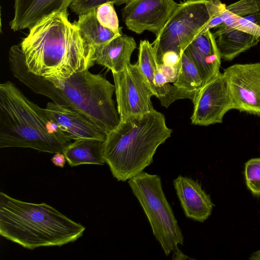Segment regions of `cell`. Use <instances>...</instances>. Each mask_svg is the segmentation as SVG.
Wrapping results in <instances>:
<instances>
[{
	"instance_id": "cell-25",
	"label": "cell",
	"mask_w": 260,
	"mask_h": 260,
	"mask_svg": "<svg viewBox=\"0 0 260 260\" xmlns=\"http://www.w3.org/2000/svg\"><path fill=\"white\" fill-rule=\"evenodd\" d=\"M129 0H75L70 6L69 8L73 13L78 15L86 13L99 6L111 3L119 6L125 4Z\"/></svg>"
},
{
	"instance_id": "cell-8",
	"label": "cell",
	"mask_w": 260,
	"mask_h": 260,
	"mask_svg": "<svg viewBox=\"0 0 260 260\" xmlns=\"http://www.w3.org/2000/svg\"><path fill=\"white\" fill-rule=\"evenodd\" d=\"M112 74L120 121L154 110L150 100L153 92L137 62Z\"/></svg>"
},
{
	"instance_id": "cell-27",
	"label": "cell",
	"mask_w": 260,
	"mask_h": 260,
	"mask_svg": "<svg viewBox=\"0 0 260 260\" xmlns=\"http://www.w3.org/2000/svg\"><path fill=\"white\" fill-rule=\"evenodd\" d=\"M180 58L181 55L177 52L169 51L163 54L161 62L162 64L166 65L176 66L179 64Z\"/></svg>"
},
{
	"instance_id": "cell-19",
	"label": "cell",
	"mask_w": 260,
	"mask_h": 260,
	"mask_svg": "<svg viewBox=\"0 0 260 260\" xmlns=\"http://www.w3.org/2000/svg\"><path fill=\"white\" fill-rule=\"evenodd\" d=\"M78 16V20L73 23L94 48L105 44L120 36L104 27L99 22L96 16L95 9Z\"/></svg>"
},
{
	"instance_id": "cell-7",
	"label": "cell",
	"mask_w": 260,
	"mask_h": 260,
	"mask_svg": "<svg viewBox=\"0 0 260 260\" xmlns=\"http://www.w3.org/2000/svg\"><path fill=\"white\" fill-rule=\"evenodd\" d=\"M226 7L220 0H186L178 6L152 43L158 64L163 54L180 55L210 20Z\"/></svg>"
},
{
	"instance_id": "cell-15",
	"label": "cell",
	"mask_w": 260,
	"mask_h": 260,
	"mask_svg": "<svg viewBox=\"0 0 260 260\" xmlns=\"http://www.w3.org/2000/svg\"><path fill=\"white\" fill-rule=\"evenodd\" d=\"M184 52L199 70L203 85L220 72L221 58L215 38L210 30L198 35Z\"/></svg>"
},
{
	"instance_id": "cell-12",
	"label": "cell",
	"mask_w": 260,
	"mask_h": 260,
	"mask_svg": "<svg viewBox=\"0 0 260 260\" xmlns=\"http://www.w3.org/2000/svg\"><path fill=\"white\" fill-rule=\"evenodd\" d=\"M47 116L71 140L93 139L105 141L107 133L81 112L53 102L44 108Z\"/></svg>"
},
{
	"instance_id": "cell-28",
	"label": "cell",
	"mask_w": 260,
	"mask_h": 260,
	"mask_svg": "<svg viewBox=\"0 0 260 260\" xmlns=\"http://www.w3.org/2000/svg\"><path fill=\"white\" fill-rule=\"evenodd\" d=\"M51 160L55 166L62 168H63L67 159L64 154L59 152L54 153Z\"/></svg>"
},
{
	"instance_id": "cell-18",
	"label": "cell",
	"mask_w": 260,
	"mask_h": 260,
	"mask_svg": "<svg viewBox=\"0 0 260 260\" xmlns=\"http://www.w3.org/2000/svg\"><path fill=\"white\" fill-rule=\"evenodd\" d=\"M104 141L93 139H81L69 143L63 149L69 165L73 167L83 164L103 165Z\"/></svg>"
},
{
	"instance_id": "cell-20",
	"label": "cell",
	"mask_w": 260,
	"mask_h": 260,
	"mask_svg": "<svg viewBox=\"0 0 260 260\" xmlns=\"http://www.w3.org/2000/svg\"><path fill=\"white\" fill-rule=\"evenodd\" d=\"M174 86L182 89L195 91L203 86L200 73L193 61L183 52L180 61V69Z\"/></svg>"
},
{
	"instance_id": "cell-2",
	"label": "cell",
	"mask_w": 260,
	"mask_h": 260,
	"mask_svg": "<svg viewBox=\"0 0 260 260\" xmlns=\"http://www.w3.org/2000/svg\"><path fill=\"white\" fill-rule=\"evenodd\" d=\"M19 44L29 72L60 79L88 70L95 63V48L68 19L56 13L29 29Z\"/></svg>"
},
{
	"instance_id": "cell-4",
	"label": "cell",
	"mask_w": 260,
	"mask_h": 260,
	"mask_svg": "<svg viewBox=\"0 0 260 260\" xmlns=\"http://www.w3.org/2000/svg\"><path fill=\"white\" fill-rule=\"evenodd\" d=\"M172 132L165 116L154 109L120 121L104 142L103 156L113 176L126 181L141 173L153 162L157 148Z\"/></svg>"
},
{
	"instance_id": "cell-16",
	"label": "cell",
	"mask_w": 260,
	"mask_h": 260,
	"mask_svg": "<svg viewBox=\"0 0 260 260\" xmlns=\"http://www.w3.org/2000/svg\"><path fill=\"white\" fill-rule=\"evenodd\" d=\"M136 47L133 37L122 34L95 48V61L112 72H120L131 63V56Z\"/></svg>"
},
{
	"instance_id": "cell-14",
	"label": "cell",
	"mask_w": 260,
	"mask_h": 260,
	"mask_svg": "<svg viewBox=\"0 0 260 260\" xmlns=\"http://www.w3.org/2000/svg\"><path fill=\"white\" fill-rule=\"evenodd\" d=\"M173 185L185 216L200 222L206 220L214 205L200 182L179 175L173 180Z\"/></svg>"
},
{
	"instance_id": "cell-1",
	"label": "cell",
	"mask_w": 260,
	"mask_h": 260,
	"mask_svg": "<svg viewBox=\"0 0 260 260\" xmlns=\"http://www.w3.org/2000/svg\"><path fill=\"white\" fill-rule=\"evenodd\" d=\"M8 56L13 76L32 91L81 112L107 134L119 124L115 86L102 75L86 70L65 79H46L28 71L19 44L11 47Z\"/></svg>"
},
{
	"instance_id": "cell-3",
	"label": "cell",
	"mask_w": 260,
	"mask_h": 260,
	"mask_svg": "<svg viewBox=\"0 0 260 260\" xmlns=\"http://www.w3.org/2000/svg\"><path fill=\"white\" fill-rule=\"evenodd\" d=\"M85 229L46 203L24 202L0 192V235L23 248L60 247L78 240Z\"/></svg>"
},
{
	"instance_id": "cell-11",
	"label": "cell",
	"mask_w": 260,
	"mask_h": 260,
	"mask_svg": "<svg viewBox=\"0 0 260 260\" xmlns=\"http://www.w3.org/2000/svg\"><path fill=\"white\" fill-rule=\"evenodd\" d=\"M178 4L174 0H129L122 10L127 29L141 34L149 31L157 36Z\"/></svg>"
},
{
	"instance_id": "cell-26",
	"label": "cell",
	"mask_w": 260,
	"mask_h": 260,
	"mask_svg": "<svg viewBox=\"0 0 260 260\" xmlns=\"http://www.w3.org/2000/svg\"><path fill=\"white\" fill-rule=\"evenodd\" d=\"M158 69L166 77L169 83H173L178 77L180 63L176 66H169L162 63L158 64Z\"/></svg>"
},
{
	"instance_id": "cell-13",
	"label": "cell",
	"mask_w": 260,
	"mask_h": 260,
	"mask_svg": "<svg viewBox=\"0 0 260 260\" xmlns=\"http://www.w3.org/2000/svg\"><path fill=\"white\" fill-rule=\"evenodd\" d=\"M75 0H14V16L10 22L13 31L30 29L56 13L68 14Z\"/></svg>"
},
{
	"instance_id": "cell-22",
	"label": "cell",
	"mask_w": 260,
	"mask_h": 260,
	"mask_svg": "<svg viewBox=\"0 0 260 260\" xmlns=\"http://www.w3.org/2000/svg\"><path fill=\"white\" fill-rule=\"evenodd\" d=\"M222 25L229 26L250 34L260 41V11L243 17L230 18L220 26Z\"/></svg>"
},
{
	"instance_id": "cell-17",
	"label": "cell",
	"mask_w": 260,
	"mask_h": 260,
	"mask_svg": "<svg viewBox=\"0 0 260 260\" xmlns=\"http://www.w3.org/2000/svg\"><path fill=\"white\" fill-rule=\"evenodd\" d=\"M216 28L213 35L220 58L224 60H232L259 42L255 37L229 26Z\"/></svg>"
},
{
	"instance_id": "cell-6",
	"label": "cell",
	"mask_w": 260,
	"mask_h": 260,
	"mask_svg": "<svg viewBox=\"0 0 260 260\" xmlns=\"http://www.w3.org/2000/svg\"><path fill=\"white\" fill-rule=\"evenodd\" d=\"M128 183L166 255L172 254L173 260L192 259L179 248L184 238L162 190L160 177L142 172L128 180Z\"/></svg>"
},
{
	"instance_id": "cell-30",
	"label": "cell",
	"mask_w": 260,
	"mask_h": 260,
	"mask_svg": "<svg viewBox=\"0 0 260 260\" xmlns=\"http://www.w3.org/2000/svg\"><path fill=\"white\" fill-rule=\"evenodd\" d=\"M256 2H257V3L259 4V5H260V0H255Z\"/></svg>"
},
{
	"instance_id": "cell-9",
	"label": "cell",
	"mask_w": 260,
	"mask_h": 260,
	"mask_svg": "<svg viewBox=\"0 0 260 260\" xmlns=\"http://www.w3.org/2000/svg\"><path fill=\"white\" fill-rule=\"evenodd\" d=\"M192 124L208 126L222 122L226 112L233 104L226 77L219 72L197 91L192 101Z\"/></svg>"
},
{
	"instance_id": "cell-21",
	"label": "cell",
	"mask_w": 260,
	"mask_h": 260,
	"mask_svg": "<svg viewBox=\"0 0 260 260\" xmlns=\"http://www.w3.org/2000/svg\"><path fill=\"white\" fill-rule=\"evenodd\" d=\"M260 11V5L255 0H240L226 6L208 24L210 29L220 26L225 20L233 17H243Z\"/></svg>"
},
{
	"instance_id": "cell-24",
	"label": "cell",
	"mask_w": 260,
	"mask_h": 260,
	"mask_svg": "<svg viewBox=\"0 0 260 260\" xmlns=\"http://www.w3.org/2000/svg\"><path fill=\"white\" fill-rule=\"evenodd\" d=\"M245 176L248 189L254 196L260 197V158H252L246 162Z\"/></svg>"
},
{
	"instance_id": "cell-29",
	"label": "cell",
	"mask_w": 260,
	"mask_h": 260,
	"mask_svg": "<svg viewBox=\"0 0 260 260\" xmlns=\"http://www.w3.org/2000/svg\"><path fill=\"white\" fill-rule=\"evenodd\" d=\"M249 259L252 260H260V249L253 252L250 256Z\"/></svg>"
},
{
	"instance_id": "cell-23",
	"label": "cell",
	"mask_w": 260,
	"mask_h": 260,
	"mask_svg": "<svg viewBox=\"0 0 260 260\" xmlns=\"http://www.w3.org/2000/svg\"><path fill=\"white\" fill-rule=\"evenodd\" d=\"M95 11L96 18L103 26L118 35L122 34L113 3H107L102 4L95 9Z\"/></svg>"
},
{
	"instance_id": "cell-10",
	"label": "cell",
	"mask_w": 260,
	"mask_h": 260,
	"mask_svg": "<svg viewBox=\"0 0 260 260\" xmlns=\"http://www.w3.org/2000/svg\"><path fill=\"white\" fill-rule=\"evenodd\" d=\"M223 73L233 109L260 116V62L235 64Z\"/></svg>"
},
{
	"instance_id": "cell-5",
	"label": "cell",
	"mask_w": 260,
	"mask_h": 260,
	"mask_svg": "<svg viewBox=\"0 0 260 260\" xmlns=\"http://www.w3.org/2000/svg\"><path fill=\"white\" fill-rule=\"evenodd\" d=\"M45 109L28 100L12 82L0 84V148H29L61 152L71 142L49 133Z\"/></svg>"
}]
</instances>
